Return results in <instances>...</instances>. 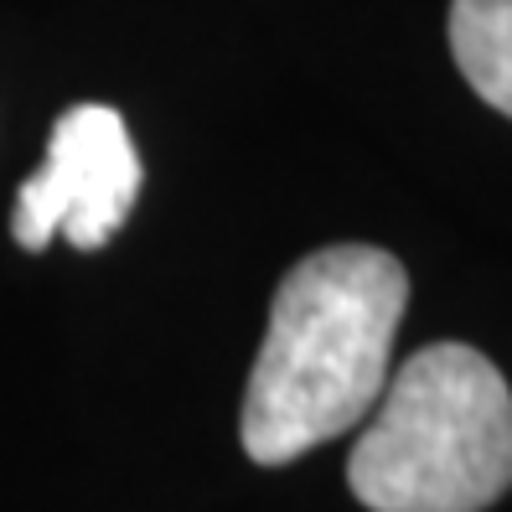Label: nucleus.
<instances>
[{"mask_svg":"<svg viewBox=\"0 0 512 512\" xmlns=\"http://www.w3.org/2000/svg\"><path fill=\"white\" fill-rule=\"evenodd\" d=\"M347 456L368 512H487L512 487V388L466 342L419 347Z\"/></svg>","mask_w":512,"mask_h":512,"instance_id":"f03ea898","label":"nucleus"},{"mask_svg":"<svg viewBox=\"0 0 512 512\" xmlns=\"http://www.w3.org/2000/svg\"><path fill=\"white\" fill-rule=\"evenodd\" d=\"M409 306L404 264L373 244L306 254L275 290L244 394L249 461L285 466L363 425L388 383V352Z\"/></svg>","mask_w":512,"mask_h":512,"instance_id":"f257e3e1","label":"nucleus"},{"mask_svg":"<svg viewBox=\"0 0 512 512\" xmlns=\"http://www.w3.org/2000/svg\"><path fill=\"white\" fill-rule=\"evenodd\" d=\"M140 197V156L119 109L78 104L52 125L47 161L16 192L11 233L21 249H47L57 233L73 249H104Z\"/></svg>","mask_w":512,"mask_h":512,"instance_id":"7ed1b4c3","label":"nucleus"},{"mask_svg":"<svg viewBox=\"0 0 512 512\" xmlns=\"http://www.w3.org/2000/svg\"><path fill=\"white\" fill-rule=\"evenodd\" d=\"M450 57L476 94L512 119V0H456Z\"/></svg>","mask_w":512,"mask_h":512,"instance_id":"20e7f679","label":"nucleus"}]
</instances>
